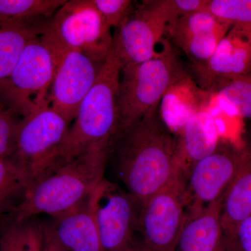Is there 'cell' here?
Returning a JSON list of instances; mask_svg holds the SVG:
<instances>
[{
  "mask_svg": "<svg viewBox=\"0 0 251 251\" xmlns=\"http://www.w3.org/2000/svg\"><path fill=\"white\" fill-rule=\"evenodd\" d=\"M209 94L202 90L187 74L175 82L167 92L161 102L160 115L165 120L171 114H174L175 116V114L179 113L181 126V114H184L185 119L187 120L197 112L205 110L203 109L204 98Z\"/></svg>",
  "mask_w": 251,
  "mask_h": 251,
  "instance_id": "ffe728a7",
  "label": "cell"
},
{
  "mask_svg": "<svg viewBox=\"0 0 251 251\" xmlns=\"http://www.w3.org/2000/svg\"><path fill=\"white\" fill-rule=\"evenodd\" d=\"M66 0H0V23L49 20Z\"/></svg>",
  "mask_w": 251,
  "mask_h": 251,
  "instance_id": "7402d4cb",
  "label": "cell"
},
{
  "mask_svg": "<svg viewBox=\"0 0 251 251\" xmlns=\"http://www.w3.org/2000/svg\"><path fill=\"white\" fill-rule=\"evenodd\" d=\"M48 21L0 23V82L9 76L25 46L41 35Z\"/></svg>",
  "mask_w": 251,
  "mask_h": 251,
  "instance_id": "ac0fdd59",
  "label": "cell"
},
{
  "mask_svg": "<svg viewBox=\"0 0 251 251\" xmlns=\"http://www.w3.org/2000/svg\"><path fill=\"white\" fill-rule=\"evenodd\" d=\"M209 0H173L178 18L206 9Z\"/></svg>",
  "mask_w": 251,
  "mask_h": 251,
  "instance_id": "f1b7e54d",
  "label": "cell"
},
{
  "mask_svg": "<svg viewBox=\"0 0 251 251\" xmlns=\"http://www.w3.org/2000/svg\"><path fill=\"white\" fill-rule=\"evenodd\" d=\"M187 74L176 49L166 36L151 58L122 69L118 92L119 130L156 111L167 92Z\"/></svg>",
  "mask_w": 251,
  "mask_h": 251,
  "instance_id": "277c9868",
  "label": "cell"
},
{
  "mask_svg": "<svg viewBox=\"0 0 251 251\" xmlns=\"http://www.w3.org/2000/svg\"><path fill=\"white\" fill-rule=\"evenodd\" d=\"M53 221L51 227L66 251H105L89 198L77 209Z\"/></svg>",
  "mask_w": 251,
  "mask_h": 251,
  "instance_id": "2e32d148",
  "label": "cell"
},
{
  "mask_svg": "<svg viewBox=\"0 0 251 251\" xmlns=\"http://www.w3.org/2000/svg\"><path fill=\"white\" fill-rule=\"evenodd\" d=\"M43 251H66L54 236L50 224H44V241Z\"/></svg>",
  "mask_w": 251,
  "mask_h": 251,
  "instance_id": "4dcf8cb0",
  "label": "cell"
},
{
  "mask_svg": "<svg viewBox=\"0 0 251 251\" xmlns=\"http://www.w3.org/2000/svg\"><path fill=\"white\" fill-rule=\"evenodd\" d=\"M109 160L117 178L141 205L183 174L175 138L158 109L118 130Z\"/></svg>",
  "mask_w": 251,
  "mask_h": 251,
  "instance_id": "6da1fadb",
  "label": "cell"
},
{
  "mask_svg": "<svg viewBox=\"0 0 251 251\" xmlns=\"http://www.w3.org/2000/svg\"><path fill=\"white\" fill-rule=\"evenodd\" d=\"M237 240L241 251H251V214L238 227Z\"/></svg>",
  "mask_w": 251,
  "mask_h": 251,
  "instance_id": "f546056e",
  "label": "cell"
},
{
  "mask_svg": "<svg viewBox=\"0 0 251 251\" xmlns=\"http://www.w3.org/2000/svg\"><path fill=\"white\" fill-rule=\"evenodd\" d=\"M17 114L0 102V158L11 156L16 149Z\"/></svg>",
  "mask_w": 251,
  "mask_h": 251,
  "instance_id": "83f0119b",
  "label": "cell"
},
{
  "mask_svg": "<svg viewBox=\"0 0 251 251\" xmlns=\"http://www.w3.org/2000/svg\"><path fill=\"white\" fill-rule=\"evenodd\" d=\"M44 223L32 218L16 221L1 219L0 251H43Z\"/></svg>",
  "mask_w": 251,
  "mask_h": 251,
  "instance_id": "44dd1931",
  "label": "cell"
},
{
  "mask_svg": "<svg viewBox=\"0 0 251 251\" xmlns=\"http://www.w3.org/2000/svg\"><path fill=\"white\" fill-rule=\"evenodd\" d=\"M69 124L50 105L23 117L18 122L14 154L27 167L33 181L53 161L67 134Z\"/></svg>",
  "mask_w": 251,
  "mask_h": 251,
  "instance_id": "30bf717a",
  "label": "cell"
},
{
  "mask_svg": "<svg viewBox=\"0 0 251 251\" xmlns=\"http://www.w3.org/2000/svg\"><path fill=\"white\" fill-rule=\"evenodd\" d=\"M223 198L186 215L178 241L180 251L217 250L224 240L221 221Z\"/></svg>",
  "mask_w": 251,
  "mask_h": 251,
  "instance_id": "e0dca14e",
  "label": "cell"
},
{
  "mask_svg": "<svg viewBox=\"0 0 251 251\" xmlns=\"http://www.w3.org/2000/svg\"><path fill=\"white\" fill-rule=\"evenodd\" d=\"M110 27H117L128 17L136 1L131 0H91Z\"/></svg>",
  "mask_w": 251,
  "mask_h": 251,
  "instance_id": "4316f807",
  "label": "cell"
},
{
  "mask_svg": "<svg viewBox=\"0 0 251 251\" xmlns=\"http://www.w3.org/2000/svg\"><path fill=\"white\" fill-rule=\"evenodd\" d=\"M120 63L112 50L81 102L74 123L49 168L76 158L96 144L112 143L120 128Z\"/></svg>",
  "mask_w": 251,
  "mask_h": 251,
  "instance_id": "3957f363",
  "label": "cell"
},
{
  "mask_svg": "<svg viewBox=\"0 0 251 251\" xmlns=\"http://www.w3.org/2000/svg\"><path fill=\"white\" fill-rule=\"evenodd\" d=\"M226 251H241L240 247L237 239L226 240Z\"/></svg>",
  "mask_w": 251,
  "mask_h": 251,
  "instance_id": "d6a6232c",
  "label": "cell"
},
{
  "mask_svg": "<svg viewBox=\"0 0 251 251\" xmlns=\"http://www.w3.org/2000/svg\"><path fill=\"white\" fill-rule=\"evenodd\" d=\"M195 82L210 94L221 82L251 70V27L232 25L209 60L192 65Z\"/></svg>",
  "mask_w": 251,
  "mask_h": 251,
  "instance_id": "4fadbf2b",
  "label": "cell"
},
{
  "mask_svg": "<svg viewBox=\"0 0 251 251\" xmlns=\"http://www.w3.org/2000/svg\"><path fill=\"white\" fill-rule=\"evenodd\" d=\"M175 138L176 153L183 174L195 163L212 152L220 140L212 115L206 110L198 112L178 128Z\"/></svg>",
  "mask_w": 251,
  "mask_h": 251,
  "instance_id": "5bb4252c",
  "label": "cell"
},
{
  "mask_svg": "<svg viewBox=\"0 0 251 251\" xmlns=\"http://www.w3.org/2000/svg\"><path fill=\"white\" fill-rule=\"evenodd\" d=\"M177 18L173 0L136 1L113 35L112 50L121 70L151 58L168 25Z\"/></svg>",
  "mask_w": 251,
  "mask_h": 251,
  "instance_id": "8992f818",
  "label": "cell"
},
{
  "mask_svg": "<svg viewBox=\"0 0 251 251\" xmlns=\"http://www.w3.org/2000/svg\"><path fill=\"white\" fill-rule=\"evenodd\" d=\"M40 36L25 46L9 76L0 82V102L23 117L50 105L54 62Z\"/></svg>",
  "mask_w": 251,
  "mask_h": 251,
  "instance_id": "5b68a950",
  "label": "cell"
},
{
  "mask_svg": "<svg viewBox=\"0 0 251 251\" xmlns=\"http://www.w3.org/2000/svg\"><path fill=\"white\" fill-rule=\"evenodd\" d=\"M48 30L64 46L103 65L113 46L111 27L91 0H70L46 23Z\"/></svg>",
  "mask_w": 251,
  "mask_h": 251,
  "instance_id": "ba28073f",
  "label": "cell"
},
{
  "mask_svg": "<svg viewBox=\"0 0 251 251\" xmlns=\"http://www.w3.org/2000/svg\"><path fill=\"white\" fill-rule=\"evenodd\" d=\"M242 149L220 141L215 150L186 173V215L195 214L224 196L240 163Z\"/></svg>",
  "mask_w": 251,
  "mask_h": 251,
  "instance_id": "7c38bea8",
  "label": "cell"
},
{
  "mask_svg": "<svg viewBox=\"0 0 251 251\" xmlns=\"http://www.w3.org/2000/svg\"><path fill=\"white\" fill-rule=\"evenodd\" d=\"M206 10L231 26L251 27V0H209Z\"/></svg>",
  "mask_w": 251,
  "mask_h": 251,
  "instance_id": "484cf974",
  "label": "cell"
},
{
  "mask_svg": "<svg viewBox=\"0 0 251 251\" xmlns=\"http://www.w3.org/2000/svg\"><path fill=\"white\" fill-rule=\"evenodd\" d=\"M46 23L40 37L50 51L54 62L49 103L71 123L76 116L81 102L97 80L102 65L62 44L48 30Z\"/></svg>",
  "mask_w": 251,
  "mask_h": 251,
  "instance_id": "52a82bcc",
  "label": "cell"
},
{
  "mask_svg": "<svg viewBox=\"0 0 251 251\" xmlns=\"http://www.w3.org/2000/svg\"><path fill=\"white\" fill-rule=\"evenodd\" d=\"M216 251H226V240L225 237L224 242L221 243V245L219 246V247L218 248Z\"/></svg>",
  "mask_w": 251,
  "mask_h": 251,
  "instance_id": "836d02e7",
  "label": "cell"
},
{
  "mask_svg": "<svg viewBox=\"0 0 251 251\" xmlns=\"http://www.w3.org/2000/svg\"><path fill=\"white\" fill-rule=\"evenodd\" d=\"M231 27L232 26L228 23H224L214 30L189 38L180 43L176 47L184 52L191 60L192 65L202 64L212 56L220 41Z\"/></svg>",
  "mask_w": 251,
  "mask_h": 251,
  "instance_id": "d4e9b609",
  "label": "cell"
},
{
  "mask_svg": "<svg viewBox=\"0 0 251 251\" xmlns=\"http://www.w3.org/2000/svg\"><path fill=\"white\" fill-rule=\"evenodd\" d=\"M251 214V143L243 148L237 173L223 198L221 226L226 240L237 239L238 227Z\"/></svg>",
  "mask_w": 251,
  "mask_h": 251,
  "instance_id": "9a60e30c",
  "label": "cell"
},
{
  "mask_svg": "<svg viewBox=\"0 0 251 251\" xmlns=\"http://www.w3.org/2000/svg\"><path fill=\"white\" fill-rule=\"evenodd\" d=\"M26 165L15 154L0 158V218L9 217L32 183Z\"/></svg>",
  "mask_w": 251,
  "mask_h": 251,
  "instance_id": "d6986e66",
  "label": "cell"
},
{
  "mask_svg": "<svg viewBox=\"0 0 251 251\" xmlns=\"http://www.w3.org/2000/svg\"><path fill=\"white\" fill-rule=\"evenodd\" d=\"M119 251H148L142 244V242H137L134 239L133 242L130 243L129 245L127 246L124 249Z\"/></svg>",
  "mask_w": 251,
  "mask_h": 251,
  "instance_id": "1f68e13d",
  "label": "cell"
},
{
  "mask_svg": "<svg viewBox=\"0 0 251 251\" xmlns=\"http://www.w3.org/2000/svg\"><path fill=\"white\" fill-rule=\"evenodd\" d=\"M89 200L105 251H119L134 241L141 210L134 196L104 178Z\"/></svg>",
  "mask_w": 251,
  "mask_h": 251,
  "instance_id": "8fae6325",
  "label": "cell"
},
{
  "mask_svg": "<svg viewBox=\"0 0 251 251\" xmlns=\"http://www.w3.org/2000/svg\"><path fill=\"white\" fill-rule=\"evenodd\" d=\"M183 174L141 205L138 231L148 251H176L186 218Z\"/></svg>",
  "mask_w": 251,
  "mask_h": 251,
  "instance_id": "9c48e42d",
  "label": "cell"
},
{
  "mask_svg": "<svg viewBox=\"0 0 251 251\" xmlns=\"http://www.w3.org/2000/svg\"><path fill=\"white\" fill-rule=\"evenodd\" d=\"M210 94L231 107L239 116L251 119V70L221 82Z\"/></svg>",
  "mask_w": 251,
  "mask_h": 251,
  "instance_id": "cb8c5ba5",
  "label": "cell"
},
{
  "mask_svg": "<svg viewBox=\"0 0 251 251\" xmlns=\"http://www.w3.org/2000/svg\"><path fill=\"white\" fill-rule=\"evenodd\" d=\"M227 23L218 19L208 10L177 18L169 23L166 36L175 46L189 38L217 29Z\"/></svg>",
  "mask_w": 251,
  "mask_h": 251,
  "instance_id": "603a6c76",
  "label": "cell"
},
{
  "mask_svg": "<svg viewBox=\"0 0 251 251\" xmlns=\"http://www.w3.org/2000/svg\"><path fill=\"white\" fill-rule=\"evenodd\" d=\"M110 145L96 144L76 158L46 170L7 218L23 221L46 214L57 219L83 204L104 179Z\"/></svg>",
  "mask_w": 251,
  "mask_h": 251,
  "instance_id": "7a4b0ae2",
  "label": "cell"
}]
</instances>
